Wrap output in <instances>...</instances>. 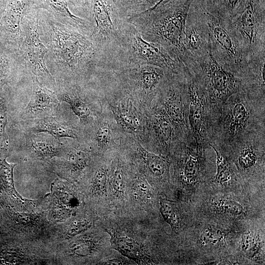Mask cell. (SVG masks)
Returning a JSON list of instances; mask_svg holds the SVG:
<instances>
[{"mask_svg":"<svg viewBox=\"0 0 265 265\" xmlns=\"http://www.w3.org/2000/svg\"><path fill=\"white\" fill-rule=\"evenodd\" d=\"M39 30L48 49L46 65L56 86H83L98 69L100 60L90 37L57 21L39 9Z\"/></svg>","mask_w":265,"mask_h":265,"instance_id":"1","label":"cell"},{"mask_svg":"<svg viewBox=\"0 0 265 265\" xmlns=\"http://www.w3.org/2000/svg\"><path fill=\"white\" fill-rule=\"evenodd\" d=\"M265 132V99L241 87L212 116L209 145L223 152L251 134Z\"/></svg>","mask_w":265,"mask_h":265,"instance_id":"2","label":"cell"},{"mask_svg":"<svg viewBox=\"0 0 265 265\" xmlns=\"http://www.w3.org/2000/svg\"><path fill=\"white\" fill-rule=\"evenodd\" d=\"M191 1L179 0L159 9L150 8L126 20L145 40L160 45L173 59L181 63L185 25Z\"/></svg>","mask_w":265,"mask_h":265,"instance_id":"3","label":"cell"},{"mask_svg":"<svg viewBox=\"0 0 265 265\" xmlns=\"http://www.w3.org/2000/svg\"><path fill=\"white\" fill-rule=\"evenodd\" d=\"M82 14L90 26L100 69L109 70L120 47L126 20L120 17L112 0H89Z\"/></svg>","mask_w":265,"mask_h":265,"instance_id":"4","label":"cell"},{"mask_svg":"<svg viewBox=\"0 0 265 265\" xmlns=\"http://www.w3.org/2000/svg\"><path fill=\"white\" fill-rule=\"evenodd\" d=\"M151 64L183 74L184 65L173 59L160 45L145 40L135 27L126 20L120 47L111 64L114 71Z\"/></svg>","mask_w":265,"mask_h":265,"instance_id":"5","label":"cell"},{"mask_svg":"<svg viewBox=\"0 0 265 265\" xmlns=\"http://www.w3.org/2000/svg\"><path fill=\"white\" fill-rule=\"evenodd\" d=\"M209 31L212 53L225 69L240 78L245 61L231 19L221 16L212 0H197Z\"/></svg>","mask_w":265,"mask_h":265,"instance_id":"6","label":"cell"},{"mask_svg":"<svg viewBox=\"0 0 265 265\" xmlns=\"http://www.w3.org/2000/svg\"><path fill=\"white\" fill-rule=\"evenodd\" d=\"M197 78L207 96L212 116L232 94L241 87L240 78L222 66L209 53L185 66Z\"/></svg>","mask_w":265,"mask_h":265,"instance_id":"7","label":"cell"},{"mask_svg":"<svg viewBox=\"0 0 265 265\" xmlns=\"http://www.w3.org/2000/svg\"><path fill=\"white\" fill-rule=\"evenodd\" d=\"M172 123L178 138L192 137L188 121V102L184 74L172 73L159 90L154 99Z\"/></svg>","mask_w":265,"mask_h":265,"instance_id":"8","label":"cell"},{"mask_svg":"<svg viewBox=\"0 0 265 265\" xmlns=\"http://www.w3.org/2000/svg\"><path fill=\"white\" fill-rule=\"evenodd\" d=\"M38 11V8L33 9L24 19L23 40L19 53L26 72L36 76L42 83L54 91L56 83L45 62L48 49L39 33Z\"/></svg>","mask_w":265,"mask_h":265,"instance_id":"9","label":"cell"},{"mask_svg":"<svg viewBox=\"0 0 265 265\" xmlns=\"http://www.w3.org/2000/svg\"><path fill=\"white\" fill-rule=\"evenodd\" d=\"M231 22L245 61L265 51V0H246Z\"/></svg>","mask_w":265,"mask_h":265,"instance_id":"10","label":"cell"},{"mask_svg":"<svg viewBox=\"0 0 265 265\" xmlns=\"http://www.w3.org/2000/svg\"><path fill=\"white\" fill-rule=\"evenodd\" d=\"M185 77L192 135L197 143L209 145L211 111L205 92L197 78L186 68Z\"/></svg>","mask_w":265,"mask_h":265,"instance_id":"11","label":"cell"},{"mask_svg":"<svg viewBox=\"0 0 265 265\" xmlns=\"http://www.w3.org/2000/svg\"><path fill=\"white\" fill-rule=\"evenodd\" d=\"M119 84L128 92L146 100H154L160 87L173 73L162 67L143 64L114 71Z\"/></svg>","mask_w":265,"mask_h":265,"instance_id":"12","label":"cell"},{"mask_svg":"<svg viewBox=\"0 0 265 265\" xmlns=\"http://www.w3.org/2000/svg\"><path fill=\"white\" fill-rule=\"evenodd\" d=\"M184 56L181 63L198 62L210 52L208 26L197 0H192L186 20L183 40Z\"/></svg>","mask_w":265,"mask_h":265,"instance_id":"13","label":"cell"},{"mask_svg":"<svg viewBox=\"0 0 265 265\" xmlns=\"http://www.w3.org/2000/svg\"><path fill=\"white\" fill-rule=\"evenodd\" d=\"M39 0H8L0 20V42L7 48L19 51L23 40V23L31 10L39 9Z\"/></svg>","mask_w":265,"mask_h":265,"instance_id":"14","label":"cell"},{"mask_svg":"<svg viewBox=\"0 0 265 265\" xmlns=\"http://www.w3.org/2000/svg\"><path fill=\"white\" fill-rule=\"evenodd\" d=\"M32 81L30 100L21 113L25 122L59 115L60 101L55 92L30 75Z\"/></svg>","mask_w":265,"mask_h":265,"instance_id":"15","label":"cell"},{"mask_svg":"<svg viewBox=\"0 0 265 265\" xmlns=\"http://www.w3.org/2000/svg\"><path fill=\"white\" fill-rule=\"evenodd\" d=\"M25 151L33 159L44 161L61 156L65 144L45 132L25 131Z\"/></svg>","mask_w":265,"mask_h":265,"instance_id":"16","label":"cell"},{"mask_svg":"<svg viewBox=\"0 0 265 265\" xmlns=\"http://www.w3.org/2000/svg\"><path fill=\"white\" fill-rule=\"evenodd\" d=\"M152 111L151 129L154 145L165 153L173 151L177 143L175 130L163 109L157 104Z\"/></svg>","mask_w":265,"mask_h":265,"instance_id":"17","label":"cell"},{"mask_svg":"<svg viewBox=\"0 0 265 265\" xmlns=\"http://www.w3.org/2000/svg\"><path fill=\"white\" fill-rule=\"evenodd\" d=\"M90 152L80 146H72L65 144L63 155L53 159L51 163L53 165L55 171L66 179L78 177L87 166Z\"/></svg>","mask_w":265,"mask_h":265,"instance_id":"18","label":"cell"},{"mask_svg":"<svg viewBox=\"0 0 265 265\" xmlns=\"http://www.w3.org/2000/svg\"><path fill=\"white\" fill-rule=\"evenodd\" d=\"M265 51L246 61L240 75L241 87L248 93L265 99Z\"/></svg>","mask_w":265,"mask_h":265,"instance_id":"19","label":"cell"},{"mask_svg":"<svg viewBox=\"0 0 265 265\" xmlns=\"http://www.w3.org/2000/svg\"><path fill=\"white\" fill-rule=\"evenodd\" d=\"M54 92L60 102H65L69 105L81 123L86 124L92 121V112L88 103L84 99L85 94L82 86L58 85Z\"/></svg>","mask_w":265,"mask_h":265,"instance_id":"20","label":"cell"},{"mask_svg":"<svg viewBox=\"0 0 265 265\" xmlns=\"http://www.w3.org/2000/svg\"><path fill=\"white\" fill-rule=\"evenodd\" d=\"M58 116L26 122L25 131L47 133L60 141V138L64 137L78 139L79 132L77 129Z\"/></svg>","mask_w":265,"mask_h":265,"instance_id":"21","label":"cell"},{"mask_svg":"<svg viewBox=\"0 0 265 265\" xmlns=\"http://www.w3.org/2000/svg\"><path fill=\"white\" fill-rule=\"evenodd\" d=\"M39 9L46 10L60 23L71 26L91 36L88 22L71 12L67 0H39Z\"/></svg>","mask_w":265,"mask_h":265,"instance_id":"22","label":"cell"},{"mask_svg":"<svg viewBox=\"0 0 265 265\" xmlns=\"http://www.w3.org/2000/svg\"><path fill=\"white\" fill-rule=\"evenodd\" d=\"M20 71L26 72L19 52L7 48L0 42V92Z\"/></svg>","mask_w":265,"mask_h":265,"instance_id":"23","label":"cell"},{"mask_svg":"<svg viewBox=\"0 0 265 265\" xmlns=\"http://www.w3.org/2000/svg\"><path fill=\"white\" fill-rule=\"evenodd\" d=\"M109 233L111 245L113 248L138 263L148 264L153 263L135 240L117 233Z\"/></svg>","mask_w":265,"mask_h":265,"instance_id":"24","label":"cell"},{"mask_svg":"<svg viewBox=\"0 0 265 265\" xmlns=\"http://www.w3.org/2000/svg\"><path fill=\"white\" fill-rule=\"evenodd\" d=\"M138 148L151 175L158 179H163L168 177L170 163L166 157L160 154L148 151L141 146H139Z\"/></svg>","mask_w":265,"mask_h":265,"instance_id":"25","label":"cell"},{"mask_svg":"<svg viewBox=\"0 0 265 265\" xmlns=\"http://www.w3.org/2000/svg\"><path fill=\"white\" fill-rule=\"evenodd\" d=\"M120 17L127 19L154 6L159 0H112Z\"/></svg>","mask_w":265,"mask_h":265,"instance_id":"26","label":"cell"},{"mask_svg":"<svg viewBox=\"0 0 265 265\" xmlns=\"http://www.w3.org/2000/svg\"><path fill=\"white\" fill-rule=\"evenodd\" d=\"M209 145L213 149L216 157V173L213 178V182L219 185L227 184L230 182L235 176L230 160L214 146Z\"/></svg>","mask_w":265,"mask_h":265,"instance_id":"27","label":"cell"},{"mask_svg":"<svg viewBox=\"0 0 265 265\" xmlns=\"http://www.w3.org/2000/svg\"><path fill=\"white\" fill-rule=\"evenodd\" d=\"M246 0H212L216 11L222 16L232 19L243 10Z\"/></svg>","mask_w":265,"mask_h":265,"instance_id":"28","label":"cell"},{"mask_svg":"<svg viewBox=\"0 0 265 265\" xmlns=\"http://www.w3.org/2000/svg\"><path fill=\"white\" fill-rule=\"evenodd\" d=\"M159 206L162 216L170 225L172 231L177 233L180 227V217L176 205L172 201L161 199Z\"/></svg>","mask_w":265,"mask_h":265,"instance_id":"29","label":"cell"},{"mask_svg":"<svg viewBox=\"0 0 265 265\" xmlns=\"http://www.w3.org/2000/svg\"><path fill=\"white\" fill-rule=\"evenodd\" d=\"M111 109L117 122L122 128L130 132L136 131L139 124L136 117L132 112L131 106H129L126 110L114 106H111Z\"/></svg>","mask_w":265,"mask_h":265,"instance_id":"30","label":"cell"},{"mask_svg":"<svg viewBox=\"0 0 265 265\" xmlns=\"http://www.w3.org/2000/svg\"><path fill=\"white\" fill-rule=\"evenodd\" d=\"M93 139L96 145L101 149L106 148L111 145L113 134L109 125L106 123H100L96 127Z\"/></svg>","mask_w":265,"mask_h":265,"instance_id":"31","label":"cell"},{"mask_svg":"<svg viewBox=\"0 0 265 265\" xmlns=\"http://www.w3.org/2000/svg\"><path fill=\"white\" fill-rule=\"evenodd\" d=\"M213 206L217 211L233 215H239L243 212V207L238 202L226 198L215 200Z\"/></svg>","mask_w":265,"mask_h":265,"instance_id":"32","label":"cell"},{"mask_svg":"<svg viewBox=\"0 0 265 265\" xmlns=\"http://www.w3.org/2000/svg\"><path fill=\"white\" fill-rule=\"evenodd\" d=\"M107 173L103 167L98 168L95 172L92 179L91 189L93 194L104 195L107 192Z\"/></svg>","mask_w":265,"mask_h":265,"instance_id":"33","label":"cell"},{"mask_svg":"<svg viewBox=\"0 0 265 265\" xmlns=\"http://www.w3.org/2000/svg\"><path fill=\"white\" fill-rule=\"evenodd\" d=\"M16 164L8 163L5 159L0 160V177L6 188L16 196L20 197L14 187L13 171Z\"/></svg>","mask_w":265,"mask_h":265,"instance_id":"34","label":"cell"},{"mask_svg":"<svg viewBox=\"0 0 265 265\" xmlns=\"http://www.w3.org/2000/svg\"><path fill=\"white\" fill-rule=\"evenodd\" d=\"M260 246L259 236L254 235L250 232L242 236L241 247L242 250L250 257H253L258 251Z\"/></svg>","mask_w":265,"mask_h":265,"instance_id":"35","label":"cell"},{"mask_svg":"<svg viewBox=\"0 0 265 265\" xmlns=\"http://www.w3.org/2000/svg\"><path fill=\"white\" fill-rule=\"evenodd\" d=\"M224 238V233L221 230L215 228H208L202 234L200 242L203 245H215L221 242Z\"/></svg>","mask_w":265,"mask_h":265,"instance_id":"36","label":"cell"},{"mask_svg":"<svg viewBox=\"0 0 265 265\" xmlns=\"http://www.w3.org/2000/svg\"><path fill=\"white\" fill-rule=\"evenodd\" d=\"M133 190L136 198L142 201H148L151 198L150 186L144 179L139 178L135 181Z\"/></svg>","mask_w":265,"mask_h":265,"instance_id":"37","label":"cell"},{"mask_svg":"<svg viewBox=\"0 0 265 265\" xmlns=\"http://www.w3.org/2000/svg\"><path fill=\"white\" fill-rule=\"evenodd\" d=\"M124 173L122 167L118 166L113 174L111 184L114 192L116 194H121L124 187Z\"/></svg>","mask_w":265,"mask_h":265,"instance_id":"38","label":"cell"},{"mask_svg":"<svg viewBox=\"0 0 265 265\" xmlns=\"http://www.w3.org/2000/svg\"><path fill=\"white\" fill-rule=\"evenodd\" d=\"M6 112L4 106V100L0 97V146L6 143L5 126L6 123Z\"/></svg>","mask_w":265,"mask_h":265,"instance_id":"39","label":"cell"},{"mask_svg":"<svg viewBox=\"0 0 265 265\" xmlns=\"http://www.w3.org/2000/svg\"><path fill=\"white\" fill-rule=\"evenodd\" d=\"M94 245L90 241H80L76 244L74 248L75 253L80 255H86L93 250Z\"/></svg>","mask_w":265,"mask_h":265,"instance_id":"40","label":"cell"},{"mask_svg":"<svg viewBox=\"0 0 265 265\" xmlns=\"http://www.w3.org/2000/svg\"><path fill=\"white\" fill-rule=\"evenodd\" d=\"M90 225V222L86 220L78 222L71 226L69 231V235L73 236L78 234L87 229Z\"/></svg>","mask_w":265,"mask_h":265,"instance_id":"41","label":"cell"},{"mask_svg":"<svg viewBox=\"0 0 265 265\" xmlns=\"http://www.w3.org/2000/svg\"><path fill=\"white\" fill-rule=\"evenodd\" d=\"M67 1L72 8L82 13L86 8L89 0H67Z\"/></svg>","mask_w":265,"mask_h":265,"instance_id":"42","label":"cell"},{"mask_svg":"<svg viewBox=\"0 0 265 265\" xmlns=\"http://www.w3.org/2000/svg\"><path fill=\"white\" fill-rule=\"evenodd\" d=\"M179 0H159L152 8L157 9L172 4Z\"/></svg>","mask_w":265,"mask_h":265,"instance_id":"43","label":"cell"},{"mask_svg":"<svg viewBox=\"0 0 265 265\" xmlns=\"http://www.w3.org/2000/svg\"><path fill=\"white\" fill-rule=\"evenodd\" d=\"M8 0H0V20L6 9Z\"/></svg>","mask_w":265,"mask_h":265,"instance_id":"44","label":"cell"},{"mask_svg":"<svg viewBox=\"0 0 265 265\" xmlns=\"http://www.w3.org/2000/svg\"><path fill=\"white\" fill-rule=\"evenodd\" d=\"M104 265H123V262L118 259H110L103 262Z\"/></svg>","mask_w":265,"mask_h":265,"instance_id":"45","label":"cell"}]
</instances>
